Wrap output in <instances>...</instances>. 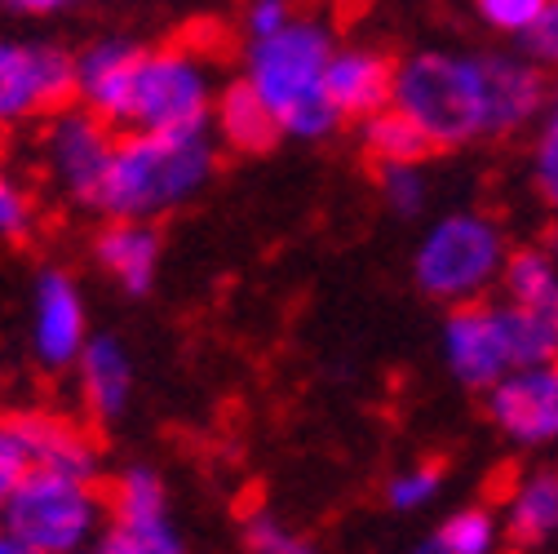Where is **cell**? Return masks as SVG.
<instances>
[{"instance_id": "cell-7", "label": "cell", "mask_w": 558, "mask_h": 554, "mask_svg": "<svg viewBox=\"0 0 558 554\" xmlns=\"http://www.w3.org/2000/svg\"><path fill=\"white\" fill-rule=\"evenodd\" d=\"M32 133V169L49 195L85 214H98V200L111 173L120 129L85 103H66L45 116Z\"/></svg>"}, {"instance_id": "cell-23", "label": "cell", "mask_w": 558, "mask_h": 554, "mask_svg": "<svg viewBox=\"0 0 558 554\" xmlns=\"http://www.w3.org/2000/svg\"><path fill=\"white\" fill-rule=\"evenodd\" d=\"M377 195H381V204H386L395 218L426 214V204H430V173H426V160L377 169Z\"/></svg>"}, {"instance_id": "cell-28", "label": "cell", "mask_w": 558, "mask_h": 554, "mask_svg": "<svg viewBox=\"0 0 558 554\" xmlns=\"http://www.w3.org/2000/svg\"><path fill=\"white\" fill-rule=\"evenodd\" d=\"M27 474V448H23V431L14 412H0V502L14 483Z\"/></svg>"}, {"instance_id": "cell-13", "label": "cell", "mask_w": 558, "mask_h": 554, "mask_svg": "<svg viewBox=\"0 0 558 554\" xmlns=\"http://www.w3.org/2000/svg\"><path fill=\"white\" fill-rule=\"evenodd\" d=\"M98 270L107 280L129 293V298H147L160 280V262H165V240L156 222H133V218H102L89 244Z\"/></svg>"}, {"instance_id": "cell-15", "label": "cell", "mask_w": 558, "mask_h": 554, "mask_svg": "<svg viewBox=\"0 0 558 554\" xmlns=\"http://www.w3.org/2000/svg\"><path fill=\"white\" fill-rule=\"evenodd\" d=\"M19 431H23V448H27V470H66V474H102V448L98 439L72 422L62 412H14Z\"/></svg>"}, {"instance_id": "cell-2", "label": "cell", "mask_w": 558, "mask_h": 554, "mask_svg": "<svg viewBox=\"0 0 558 554\" xmlns=\"http://www.w3.org/2000/svg\"><path fill=\"white\" fill-rule=\"evenodd\" d=\"M218 53L204 40L98 36L76 49V103L107 116L120 133L208 129L222 94Z\"/></svg>"}, {"instance_id": "cell-21", "label": "cell", "mask_w": 558, "mask_h": 554, "mask_svg": "<svg viewBox=\"0 0 558 554\" xmlns=\"http://www.w3.org/2000/svg\"><path fill=\"white\" fill-rule=\"evenodd\" d=\"M40 231V200L36 186L0 156V240L5 244H27Z\"/></svg>"}, {"instance_id": "cell-12", "label": "cell", "mask_w": 558, "mask_h": 554, "mask_svg": "<svg viewBox=\"0 0 558 554\" xmlns=\"http://www.w3.org/2000/svg\"><path fill=\"white\" fill-rule=\"evenodd\" d=\"M72 377H76V399H81L89 422L111 426L129 412L133 386H137V369H133L129 346L116 333H94L85 341L81 360L72 364Z\"/></svg>"}, {"instance_id": "cell-16", "label": "cell", "mask_w": 558, "mask_h": 554, "mask_svg": "<svg viewBox=\"0 0 558 554\" xmlns=\"http://www.w3.org/2000/svg\"><path fill=\"white\" fill-rule=\"evenodd\" d=\"M501 528L514 545H541L558 537V466L523 470L501 502Z\"/></svg>"}, {"instance_id": "cell-8", "label": "cell", "mask_w": 558, "mask_h": 554, "mask_svg": "<svg viewBox=\"0 0 558 554\" xmlns=\"http://www.w3.org/2000/svg\"><path fill=\"white\" fill-rule=\"evenodd\" d=\"M76 103V49L40 36H0V133L36 129Z\"/></svg>"}, {"instance_id": "cell-24", "label": "cell", "mask_w": 558, "mask_h": 554, "mask_svg": "<svg viewBox=\"0 0 558 554\" xmlns=\"http://www.w3.org/2000/svg\"><path fill=\"white\" fill-rule=\"evenodd\" d=\"M444 493V470L439 466H426V461H416V466H399L390 479H386V506L395 515H416V510H426L435 506Z\"/></svg>"}, {"instance_id": "cell-5", "label": "cell", "mask_w": 558, "mask_h": 554, "mask_svg": "<svg viewBox=\"0 0 558 554\" xmlns=\"http://www.w3.org/2000/svg\"><path fill=\"white\" fill-rule=\"evenodd\" d=\"M111 523V502L94 474L27 470L0 502V528L32 554H85Z\"/></svg>"}, {"instance_id": "cell-3", "label": "cell", "mask_w": 558, "mask_h": 554, "mask_svg": "<svg viewBox=\"0 0 558 554\" xmlns=\"http://www.w3.org/2000/svg\"><path fill=\"white\" fill-rule=\"evenodd\" d=\"M337 36L315 14H293L279 32L262 40H244L240 81L266 103L279 124V137L319 143L341 129V116L328 98V58Z\"/></svg>"}, {"instance_id": "cell-29", "label": "cell", "mask_w": 558, "mask_h": 554, "mask_svg": "<svg viewBox=\"0 0 558 554\" xmlns=\"http://www.w3.org/2000/svg\"><path fill=\"white\" fill-rule=\"evenodd\" d=\"M293 14H298L293 0H244L240 32H244V40H262V36H270V32L284 27Z\"/></svg>"}, {"instance_id": "cell-31", "label": "cell", "mask_w": 558, "mask_h": 554, "mask_svg": "<svg viewBox=\"0 0 558 554\" xmlns=\"http://www.w3.org/2000/svg\"><path fill=\"white\" fill-rule=\"evenodd\" d=\"M10 14H23V19H58V14H72L89 0H0Z\"/></svg>"}, {"instance_id": "cell-1", "label": "cell", "mask_w": 558, "mask_h": 554, "mask_svg": "<svg viewBox=\"0 0 558 554\" xmlns=\"http://www.w3.org/2000/svg\"><path fill=\"white\" fill-rule=\"evenodd\" d=\"M545 67L506 49H416L395 62L390 107L403 111L430 152H457L514 137L545 120Z\"/></svg>"}, {"instance_id": "cell-17", "label": "cell", "mask_w": 558, "mask_h": 554, "mask_svg": "<svg viewBox=\"0 0 558 554\" xmlns=\"http://www.w3.org/2000/svg\"><path fill=\"white\" fill-rule=\"evenodd\" d=\"M208 129H214L218 147L235 152V156H262L279 143V124L275 116L266 111V103L248 89V81H227L222 94H218V107H214V120H208Z\"/></svg>"}, {"instance_id": "cell-20", "label": "cell", "mask_w": 558, "mask_h": 554, "mask_svg": "<svg viewBox=\"0 0 558 554\" xmlns=\"http://www.w3.org/2000/svg\"><path fill=\"white\" fill-rule=\"evenodd\" d=\"M85 554H186V541L169 519H151V523H107V532L85 550Z\"/></svg>"}, {"instance_id": "cell-19", "label": "cell", "mask_w": 558, "mask_h": 554, "mask_svg": "<svg viewBox=\"0 0 558 554\" xmlns=\"http://www.w3.org/2000/svg\"><path fill=\"white\" fill-rule=\"evenodd\" d=\"M111 519L116 523H151V519H169V483L156 466L133 461L116 474L111 483Z\"/></svg>"}, {"instance_id": "cell-30", "label": "cell", "mask_w": 558, "mask_h": 554, "mask_svg": "<svg viewBox=\"0 0 558 554\" xmlns=\"http://www.w3.org/2000/svg\"><path fill=\"white\" fill-rule=\"evenodd\" d=\"M527 58H536L541 67H558V0H545V10L536 19V27L523 36Z\"/></svg>"}, {"instance_id": "cell-25", "label": "cell", "mask_w": 558, "mask_h": 554, "mask_svg": "<svg viewBox=\"0 0 558 554\" xmlns=\"http://www.w3.org/2000/svg\"><path fill=\"white\" fill-rule=\"evenodd\" d=\"M244 550L248 554H315L311 537L298 532L275 510H248L244 515Z\"/></svg>"}, {"instance_id": "cell-4", "label": "cell", "mask_w": 558, "mask_h": 554, "mask_svg": "<svg viewBox=\"0 0 558 554\" xmlns=\"http://www.w3.org/2000/svg\"><path fill=\"white\" fill-rule=\"evenodd\" d=\"M218 137L214 129H143L120 133L111 173L98 200L102 218L160 222L214 182L218 173Z\"/></svg>"}, {"instance_id": "cell-34", "label": "cell", "mask_w": 558, "mask_h": 554, "mask_svg": "<svg viewBox=\"0 0 558 554\" xmlns=\"http://www.w3.org/2000/svg\"><path fill=\"white\" fill-rule=\"evenodd\" d=\"M0 554H32V550H27V545H19L5 528H0Z\"/></svg>"}, {"instance_id": "cell-22", "label": "cell", "mask_w": 558, "mask_h": 554, "mask_svg": "<svg viewBox=\"0 0 558 554\" xmlns=\"http://www.w3.org/2000/svg\"><path fill=\"white\" fill-rule=\"evenodd\" d=\"M435 532H439V541H444L448 554H497L506 545L501 515L487 510V506H461Z\"/></svg>"}, {"instance_id": "cell-10", "label": "cell", "mask_w": 558, "mask_h": 554, "mask_svg": "<svg viewBox=\"0 0 558 554\" xmlns=\"http://www.w3.org/2000/svg\"><path fill=\"white\" fill-rule=\"evenodd\" d=\"M89 337H94V328H89V306H85L81 280L62 266L40 270L32 285V356H36V364L45 373H72Z\"/></svg>"}, {"instance_id": "cell-32", "label": "cell", "mask_w": 558, "mask_h": 554, "mask_svg": "<svg viewBox=\"0 0 558 554\" xmlns=\"http://www.w3.org/2000/svg\"><path fill=\"white\" fill-rule=\"evenodd\" d=\"M408 554H448V550H444L439 532H426V537H422V541H416V545H412Z\"/></svg>"}, {"instance_id": "cell-27", "label": "cell", "mask_w": 558, "mask_h": 554, "mask_svg": "<svg viewBox=\"0 0 558 554\" xmlns=\"http://www.w3.org/2000/svg\"><path fill=\"white\" fill-rule=\"evenodd\" d=\"M532 186L536 200L558 218V124H541L536 133V147H532Z\"/></svg>"}, {"instance_id": "cell-14", "label": "cell", "mask_w": 558, "mask_h": 554, "mask_svg": "<svg viewBox=\"0 0 558 554\" xmlns=\"http://www.w3.org/2000/svg\"><path fill=\"white\" fill-rule=\"evenodd\" d=\"M395 94V58H386V49L364 45V40H337L332 58H328V98L345 120H368L373 111L390 107Z\"/></svg>"}, {"instance_id": "cell-33", "label": "cell", "mask_w": 558, "mask_h": 554, "mask_svg": "<svg viewBox=\"0 0 558 554\" xmlns=\"http://www.w3.org/2000/svg\"><path fill=\"white\" fill-rule=\"evenodd\" d=\"M541 249L554 257V266H558V218H554V227L545 231V240H541Z\"/></svg>"}, {"instance_id": "cell-9", "label": "cell", "mask_w": 558, "mask_h": 554, "mask_svg": "<svg viewBox=\"0 0 558 554\" xmlns=\"http://www.w3.org/2000/svg\"><path fill=\"white\" fill-rule=\"evenodd\" d=\"M439 356L448 377L478 395H487L506 373H514L519 351H514V333L501 298L448 306V320L439 328Z\"/></svg>"}, {"instance_id": "cell-18", "label": "cell", "mask_w": 558, "mask_h": 554, "mask_svg": "<svg viewBox=\"0 0 558 554\" xmlns=\"http://www.w3.org/2000/svg\"><path fill=\"white\" fill-rule=\"evenodd\" d=\"M360 152L373 160V169H386V165H416V160H426L430 143H426L422 129H416L403 111L381 107L368 120H360Z\"/></svg>"}, {"instance_id": "cell-6", "label": "cell", "mask_w": 558, "mask_h": 554, "mask_svg": "<svg viewBox=\"0 0 558 554\" xmlns=\"http://www.w3.org/2000/svg\"><path fill=\"white\" fill-rule=\"evenodd\" d=\"M510 262L506 227L483 209L439 214L412 249V285L439 306H465L497 293Z\"/></svg>"}, {"instance_id": "cell-26", "label": "cell", "mask_w": 558, "mask_h": 554, "mask_svg": "<svg viewBox=\"0 0 558 554\" xmlns=\"http://www.w3.org/2000/svg\"><path fill=\"white\" fill-rule=\"evenodd\" d=\"M545 10V0H474V19L506 40H523Z\"/></svg>"}, {"instance_id": "cell-11", "label": "cell", "mask_w": 558, "mask_h": 554, "mask_svg": "<svg viewBox=\"0 0 558 554\" xmlns=\"http://www.w3.org/2000/svg\"><path fill=\"white\" fill-rule=\"evenodd\" d=\"M487 418L514 448H558V360L506 373L487 390Z\"/></svg>"}]
</instances>
